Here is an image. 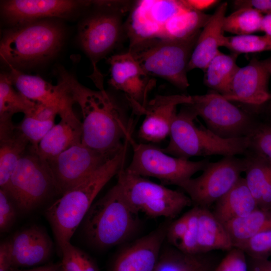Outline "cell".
Listing matches in <instances>:
<instances>
[{"mask_svg":"<svg viewBox=\"0 0 271 271\" xmlns=\"http://www.w3.org/2000/svg\"><path fill=\"white\" fill-rule=\"evenodd\" d=\"M58 72V83L81 109L82 143L112 158L122 150L131 134V121H127L122 107L105 89L94 90L85 87L62 68Z\"/></svg>","mask_w":271,"mask_h":271,"instance_id":"1","label":"cell"},{"mask_svg":"<svg viewBox=\"0 0 271 271\" xmlns=\"http://www.w3.org/2000/svg\"><path fill=\"white\" fill-rule=\"evenodd\" d=\"M210 17L193 9L186 0L133 1L125 25L129 48L155 40L191 39Z\"/></svg>","mask_w":271,"mask_h":271,"instance_id":"2","label":"cell"},{"mask_svg":"<svg viewBox=\"0 0 271 271\" xmlns=\"http://www.w3.org/2000/svg\"><path fill=\"white\" fill-rule=\"evenodd\" d=\"M128 145L47 208L46 217L59 247L70 241L98 194L124 167Z\"/></svg>","mask_w":271,"mask_h":271,"instance_id":"3","label":"cell"},{"mask_svg":"<svg viewBox=\"0 0 271 271\" xmlns=\"http://www.w3.org/2000/svg\"><path fill=\"white\" fill-rule=\"evenodd\" d=\"M93 11L79 26V40L91 61L90 78L98 90H104L97 64L126 38L125 21L133 1H93Z\"/></svg>","mask_w":271,"mask_h":271,"instance_id":"4","label":"cell"},{"mask_svg":"<svg viewBox=\"0 0 271 271\" xmlns=\"http://www.w3.org/2000/svg\"><path fill=\"white\" fill-rule=\"evenodd\" d=\"M64 33L58 23L41 20L12 27L3 32L0 56L9 68H29L53 56L60 49Z\"/></svg>","mask_w":271,"mask_h":271,"instance_id":"5","label":"cell"},{"mask_svg":"<svg viewBox=\"0 0 271 271\" xmlns=\"http://www.w3.org/2000/svg\"><path fill=\"white\" fill-rule=\"evenodd\" d=\"M137 216L116 183L92 205L83 220V232L92 246L108 248L123 243L134 233L139 225Z\"/></svg>","mask_w":271,"mask_h":271,"instance_id":"6","label":"cell"},{"mask_svg":"<svg viewBox=\"0 0 271 271\" xmlns=\"http://www.w3.org/2000/svg\"><path fill=\"white\" fill-rule=\"evenodd\" d=\"M171 126L170 141L162 150L173 157L189 160L191 157L211 156H235L247 153V137L223 139L203 125H197V115L188 105H184Z\"/></svg>","mask_w":271,"mask_h":271,"instance_id":"7","label":"cell"},{"mask_svg":"<svg viewBox=\"0 0 271 271\" xmlns=\"http://www.w3.org/2000/svg\"><path fill=\"white\" fill-rule=\"evenodd\" d=\"M117 181L133 211L150 218L173 219L192 204L189 196L132 174L123 167L117 174Z\"/></svg>","mask_w":271,"mask_h":271,"instance_id":"8","label":"cell"},{"mask_svg":"<svg viewBox=\"0 0 271 271\" xmlns=\"http://www.w3.org/2000/svg\"><path fill=\"white\" fill-rule=\"evenodd\" d=\"M199 36L184 41L155 40L128 48L145 72L184 90L189 86L188 66Z\"/></svg>","mask_w":271,"mask_h":271,"instance_id":"9","label":"cell"},{"mask_svg":"<svg viewBox=\"0 0 271 271\" xmlns=\"http://www.w3.org/2000/svg\"><path fill=\"white\" fill-rule=\"evenodd\" d=\"M4 189L22 213L28 212L55 194H60L47 161L30 146L20 160Z\"/></svg>","mask_w":271,"mask_h":271,"instance_id":"10","label":"cell"},{"mask_svg":"<svg viewBox=\"0 0 271 271\" xmlns=\"http://www.w3.org/2000/svg\"><path fill=\"white\" fill-rule=\"evenodd\" d=\"M127 140L132 148V160L125 169L143 177L157 178L163 184L179 187L197 172L203 171L210 163L208 159L192 161L165 153L151 144L138 143L130 134Z\"/></svg>","mask_w":271,"mask_h":271,"instance_id":"11","label":"cell"},{"mask_svg":"<svg viewBox=\"0 0 271 271\" xmlns=\"http://www.w3.org/2000/svg\"><path fill=\"white\" fill-rule=\"evenodd\" d=\"M191 96L188 105L202 118L206 127L220 138L247 137L256 125L248 113L217 92Z\"/></svg>","mask_w":271,"mask_h":271,"instance_id":"12","label":"cell"},{"mask_svg":"<svg viewBox=\"0 0 271 271\" xmlns=\"http://www.w3.org/2000/svg\"><path fill=\"white\" fill-rule=\"evenodd\" d=\"M245 166V158L224 157L217 162H210L200 176L191 178L179 187L194 206L208 208L233 188Z\"/></svg>","mask_w":271,"mask_h":271,"instance_id":"13","label":"cell"},{"mask_svg":"<svg viewBox=\"0 0 271 271\" xmlns=\"http://www.w3.org/2000/svg\"><path fill=\"white\" fill-rule=\"evenodd\" d=\"M109 84L123 93L135 113L141 114L148 102V96L156 81L144 70L128 51L109 57Z\"/></svg>","mask_w":271,"mask_h":271,"instance_id":"14","label":"cell"},{"mask_svg":"<svg viewBox=\"0 0 271 271\" xmlns=\"http://www.w3.org/2000/svg\"><path fill=\"white\" fill-rule=\"evenodd\" d=\"M110 159L82 143L70 148L48 162L58 192L62 195Z\"/></svg>","mask_w":271,"mask_h":271,"instance_id":"15","label":"cell"},{"mask_svg":"<svg viewBox=\"0 0 271 271\" xmlns=\"http://www.w3.org/2000/svg\"><path fill=\"white\" fill-rule=\"evenodd\" d=\"M271 76V57L263 60L252 58L239 67L223 96L231 101L258 106L270 99L268 90Z\"/></svg>","mask_w":271,"mask_h":271,"instance_id":"16","label":"cell"},{"mask_svg":"<svg viewBox=\"0 0 271 271\" xmlns=\"http://www.w3.org/2000/svg\"><path fill=\"white\" fill-rule=\"evenodd\" d=\"M90 1L71 0H9L3 1L1 11L6 21L14 27L46 18H66Z\"/></svg>","mask_w":271,"mask_h":271,"instance_id":"17","label":"cell"},{"mask_svg":"<svg viewBox=\"0 0 271 271\" xmlns=\"http://www.w3.org/2000/svg\"><path fill=\"white\" fill-rule=\"evenodd\" d=\"M191 102V95H156L148 101L142 112L145 116L139 130V137L150 143L163 141L169 136L172 121L177 113V106Z\"/></svg>","mask_w":271,"mask_h":271,"instance_id":"18","label":"cell"},{"mask_svg":"<svg viewBox=\"0 0 271 271\" xmlns=\"http://www.w3.org/2000/svg\"><path fill=\"white\" fill-rule=\"evenodd\" d=\"M169 225L163 224L127 245L117 255L111 271H154Z\"/></svg>","mask_w":271,"mask_h":271,"instance_id":"19","label":"cell"},{"mask_svg":"<svg viewBox=\"0 0 271 271\" xmlns=\"http://www.w3.org/2000/svg\"><path fill=\"white\" fill-rule=\"evenodd\" d=\"M72 106L69 105L60 111V121L52 127L34 151L42 159L48 161L70 148L82 144V122L74 114Z\"/></svg>","mask_w":271,"mask_h":271,"instance_id":"20","label":"cell"},{"mask_svg":"<svg viewBox=\"0 0 271 271\" xmlns=\"http://www.w3.org/2000/svg\"><path fill=\"white\" fill-rule=\"evenodd\" d=\"M10 239L12 266L30 267L41 264L50 257L53 243L40 227L32 225L15 233Z\"/></svg>","mask_w":271,"mask_h":271,"instance_id":"21","label":"cell"},{"mask_svg":"<svg viewBox=\"0 0 271 271\" xmlns=\"http://www.w3.org/2000/svg\"><path fill=\"white\" fill-rule=\"evenodd\" d=\"M227 3L223 2L201 31L191 54L188 70L201 69L205 70L210 61L223 47L224 37L223 23L226 17Z\"/></svg>","mask_w":271,"mask_h":271,"instance_id":"22","label":"cell"},{"mask_svg":"<svg viewBox=\"0 0 271 271\" xmlns=\"http://www.w3.org/2000/svg\"><path fill=\"white\" fill-rule=\"evenodd\" d=\"M9 68L8 74L13 86L28 99L56 107L60 111L74 104L60 84L53 85L39 76L28 75L12 67Z\"/></svg>","mask_w":271,"mask_h":271,"instance_id":"23","label":"cell"},{"mask_svg":"<svg viewBox=\"0 0 271 271\" xmlns=\"http://www.w3.org/2000/svg\"><path fill=\"white\" fill-rule=\"evenodd\" d=\"M30 144L12 121L0 122V188H4Z\"/></svg>","mask_w":271,"mask_h":271,"instance_id":"24","label":"cell"},{"mask_svg":"<svg viewBox=\"0 0 271 271\" xmlns=\"http://www.w3.org/2000/svg\"><path fill=\"white\" fill-rule=\"evenodd\" d=\"M257 202L242 177L215 203L213 213L222 223L245 216L258 208Z\"/></svg>","mask_w":271,"mask_h":271,"instance_id":"25","label":"cell"},{"mask_svg":"<svg viewBox=\"0 0 271 271\" xmlns=\"http://www.w3.org/2000/svg\"><path fill=\"white\" fill-rule=\"evenodd\" d=\"M197 242L200 254L233 247L224 224L206 208L199 207Z\"/></svg>","mask_w":271,"mask_h":271,"instance_id":"26","label":"cell"},{"mask_svg":"<svg viewBox=\"0 0 271 271\" xmlns=\"http://www.w3.org/2000/svg\"><path fill=\"white\" fill-rule=\"evenodd\" d=\"M223 224L233 247H238L257 234L271 229V210L258 208L245 216Z\"/></svg>","mask_w":271,"mask_h":271,"instance_id":"27","label":"cell"},{"mask_svg":"<svg viewBox=\"0 0 271 271\" xmlns=\"http://www.w3.org/2000/svg\"><path fill=\"white\" fill-rule=\"evenodd\" d=\"M208 253L190 254L173 246L162 249L154 271H213L216 265Z\"/></svg>","mask_w":271,"mask_h":271,"instance_id":"28","label":"cell"},{"mask_svg":"<svg viewBox=\"0 0 271 271\" xmlns=\"http://www.w3.org/2000/svg\"><path fill=\"white\" fill-rule=\"evenodd\" d=\"M237 54H226L219 51L210 61L205 71L204 83L209 88L224 95L239 66Z\"/></svg>","mask_w":271,"mask_h":271,"instance_id":"29","label":"cell"},{"mask_svg":"<svg viewBox=\"0 0 271 271\" xmlns=\"http://www.w3.org/2000/svg\"><path fill=\"white\" fill-rule=\"evenodd\" d=\"M36 103L14 90L8 73L1 74L0 122L12 121L13 116L17 113L29 115Z\"/></svg>","mask_w":271,"mask_h":271,"instance_id":"30","label":"cell"},{"mask_svg":"<svg viewBox=\"0 0 271 271\" xmlns=\"http://www.w3.org/2000/svg\"><path fill=\"white\" fill-rule=\"evenodd\" d=\"M252 7H242L226 16L223 30L236 36L251 35L261 31L263 16Z\"/></svg>","mask_w":271,"mask_h":271,"instance_id":"31","label":"cell"},{"mask_svg":"<svg viewBox=\"0 0 271 271\" xmlns=\"http://www.w3.org/2000/svg\"><path fill=\"white\" fill-rule=\"evenodd\" d=\"M223 47L236 54L271 50V36L247 35L225 36Z\"/></svg>","mask_w":271,"mask_h":271,"instance_id":"32","label":"cell"},{"mask_svg":"<svg viewBox=\"0 0 271 271\" xmlns=\"http://www.w3.org/2000/svg\"><path fill=\"white\" fill-rule=\"evenodd\" d=\"M247 137L245 156L257 158L271 166V125L256 124Z\"/></svg>","mask_w":271,"mask_h":271,"instance_id":"33","label":"cell"},{"mask_svg":"<svg viewBox=\"0 0 271 271\" xmlns=\"http://www.w3.org/2000/svg\"><path fill=\"white\" fill-rule=\"evenodd\" d=\"M60 248L63 271H98L93 260L84 251L73 245L70 241L64 243Z\"/></svg>","mask_w":271,"mask_h":271,"instance_id":"34","label":"cell"},{"mask_svg":"<svg viewBox=\"0 0 271 271\" xmlns=\"http://www.w3.org/2000/svg\"><path fill=\"white\" fill-rule=\"evenodd\" d=\"M55 124V120H44L25 116L17 127L29 142L30 148L35 151L41 140Z\"/></svg>","mask_w":271,"mask_h":271,"instance_id":"35","label":"cell"},{"mask_svg":"<svg viewBox=\"0 0 271 271\" xmlns=\"http://www.w3.org/2000/svg\"><path fill=\"white\" fill-rule=\"evenodd\" d=\"M199 207L194 206L186 214L187 218V231L176 248L188 254H197L199 249L197 242V229Z\"/></svg>","mask_w":271,"mask_h":271,"instance_id":"36","label":"cell"},{"mask_svg":"<svg viewBox=\"0 0 271 271\" xmlns=\"http://www.w3.org/2000/svg\"><path fill=\"white\" fill-rule=\"evenodd\" d=\"M238 248L247 256L266 258L271 254V229L257 234Z\"/></svg>","mask_w":271,"mask_h":271,"instance_id":"37","label":"cell"},{"mask_svg":"<svg viewBox=\"0 0 271 271\" xmlns=\"http://www.w3.org/2000/svg\"><path fill=\"white\" fill-rule=\"evenodd\" d=\"M18 208L14 202L3 189L0 188V230L8 231L17 218Z\"/></svg>","mask_w":271,"mask_h":271,"instance_id":"38","label":"cell"},{"mask_svg":"<svg viewBox=\"0 0 271 271\" xmlns=\"http://www.w3.org/2000/svg\"><path fill=\"white\" fill-rule=\"evenodd\" d=\"M213 271H248L246 254L240 248L232 247Z\"/></svg>","mask_w":271,"mask_h":271,"instance_id":"39","label":"cell"},{"mask_svg":"<svg viewBox=\"0 0 271 271\" xmlns=\"http://www.w3.org/2000/svg\"><path fill=\"white\" fill-rule=\"evenodd\" d=\"M188 227L186 213L168 226L166 238L170 243L176 247L184 236Z\"/></svg>","mask_w":271,"mask_h":271,"instance_id":"40","label":"cell"},{"mask_svg":"<svg viewBox=\"0 0 271 271\" xmlns=\"http://www.w3.org/2000/svg\"><path fill=\"white\" fill-rule=\"evenodd\" d=\"M12 267V249L9 239L0 245V271H10Z\"/></svg>","mask_w":271,"mask_h":271,"instance_id":"41","label":"cell"},{"mask_svg":"<svg viewBox=\"0 0 271 271\" xmlns=\"http://www.w3.org/2000/svg\"><path fill=\"white\" fill-rule=\"evenodd\" d=\"M234 5L236 9L249 7L256 9L261 13H271V0L235 1Z\"/></svg>","mask_w":271,"mask_h":271,"instance_id":"42","label":"cell"},{"mask_svg":"<svg viewBox=\"0 0 271 271\" xmlns=\"http://www.w3.org/2000/svg\"><path fill=\"white\" fill-rule=\"evenodd\" d=\"M248 271H271V260L246 255Z\"/></svg>","mask_w":271,"mask_h":271,"instance_id":"43","label":"cell"},{"mask_svg":"<svg viewBox=\"0 0 271 271\" xmlns=\"http://www.w3.org/2000/svg\"><path fill=\"white\" fill-rule=\"evenodd\" d=\"M187 4L193 9L203 12L215 6L219 1L216 0H186Z\"/></svg>","mask_w":271,"mask_h":271,"instance_id":"44","label":"cell"},{"mask_svg":"<svg viewBox=\"0 0 271 271\" xmlns=\"http://www.w3.org/2000/svg\"><path fill=\"white\" fill-rule=\"evenodd\" d=\"M261 31H263L265 34L271 36V13L263 16Z\"/></svg>","mask_w":271,"mask_h":271,"instance_id":"45","label":"cell"},{"mask_svg":"<svg viewBox=\"0 0 271 271\" xmlns=\"http://www.w3.org/2000/svg\"><path fill=\"white\" fill-rule=\"evenodd\" d=\"M61 266V264H51L40 266L32 269L21 271H58Z\"/></svg>","mask_w":271,"mask_h":271,"instance_id":"46","label":"cell"},{"mask_svg":"<svg viewBox=\"0 0 271 271\" xmlns=\"http://www.w3.org/2000/svg\"><path fill=\"white\" fill-rule=\"evenodd\" d=\"M58 271H63L62 269V268H61V266L60 269Z\"/></svg>","mask_w":271,"mask_h":271,"instance_id":"47","label":"cell"},{"mask_svg":"<svg viewBox=\"0 0 271 271\" xmlns=\"http://www.w3.org/2000/svg\"><path fill=\"white\" fill-rule=\"evenodd\" d=\"M270 99H271V96H270Z\"/></svg>","mask_w":271,"mask_h":271,"instance_id":"48","label":"cell"}]
</instances>
